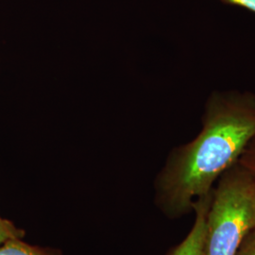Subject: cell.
Masks as SVG:
<instances>
[{
	"instance_id": "obj_7",
	"label": "cell",
	"mask_w": 255,
	"mask_h": 255,
	"mask_svg": "<svg viewBox=\"0 0 255 255\" xmlns=\"http://www.w3.org/2000/svg\"><path fill=\"white\" fill-rule=\"evenodd\" d=\"M236 255H255V227L244 238Z\"/></svg>"
},
{
	"instance_id": "obj_2",
	"label": "cell",
	"mask_w": 255,
	"mask_h": 255,
	"mask_svg": "<svg viewBox=\"0 0 255 255\" xmlns=\"http://www.w3.org/2000/svg\"><path fill=\"white\" fill-rule=\"evenodd\" d=\"M255 227V181L237 162L220 176L206 217L204 255H236Z\"/></svg>"
},
{
	"instance_id": "obj_8",
	"label": "cell",
	"mask_w": 255,
	"mask_h": 255,
	"mask_svg": "<svg viewBox=\"0 0 255 255\" xmlns=\"http://www.w3.org/2000/svg\"><path fill=\"white\" fill-rule=\"evenodd\" d=\"M224 4L238 6L255 13V0H219Z\"/></svg>"
},
{
	"instance_id": "obj_3",
	"label": "cell",
	"mask_w": 255,
	"mask_h": 255,
	"mask_svg": "<svg viewBox=\"0 0 255 255\" xmlns=\"http://www.w3.org/2000/svg\"><path fill=\"white\" fill-rule=\"evenodd\" d=\"M212 191L194 203L195 221L190 232L179 245L174 247L166 255H204L206 217L212 201Z\"/></svg>"
},
{
	"instance_id": "obj_6",
	"label": "cell",
	"mask_w": 255,
	"mask_h": 255,
	"mask_svg": "<svg viewBox=\"0 0 255 255\" xmlns=\"http://www.w3.org/2000/svg\"><path fill=\"white\" fill-rule=\"evenodd\" d=\"M238 163L248 169L255 181V135L244 149L238 160Z\"/></svg>"
},
{
	"instance_id": "obj_4",
	"label": "cell",
	"mask_w": 255,
	"mask_h": 255,
	"mask_svg": "<svg viewBox=\"0 0 255 255\" xmlns=\"http://www.w3.org/2000/svg\"><path fill=\"white\" fill-rule=\"evenodd\" d=\"M0 255H64L61 251L51 248L32 246L20 238L9 239L0 247Z\"/></svg>"
},
{
	"instance_id": "obj_5",
	"label": "cell",
	"mask_w": 255,
	"mask_h": 255,
	"mask_svg": "<svg viewBox=\"0 0 255 255\" xmlns=\"http://www.w3.org/2000/svg\"><path fill=\"white\" fill-rule=\"evenodd\" d=\"M25 237V232L17 228L11 221L8 219H2L0 217V245L9 239L20 238Z\"/></svg>"
},
{
	"instance_id": "obj_1",
	"label": "cell",
	"mask_w": 255,
	"mask_h": 255,
	"mask_svg": "<svg viewBox=\"0 0 255 255\" xmlns=\"http://www.w3.org/2000/svg\"><path fill=\"white\" fill-rule=\"evenodd\" d=\"M255 135V95L213 92L205 103L201 129L174 148L155 182V204L166 218L191 213L196 201L213 190L220 176L237 164Z\"/></svg>"
}]
</instances>
